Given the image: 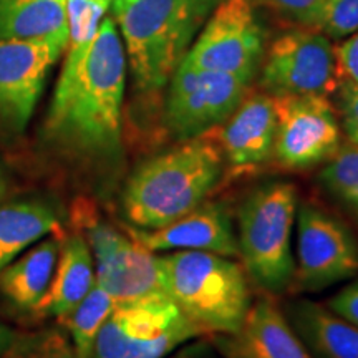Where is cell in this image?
<instances>
[{"mask_svg": "<svg viewBox=\"0 0 358 358\" xmlns=\"http://www.w3.org/2000/svg\"><path fill=\"white\" fill-rule=\"evenodd\" d=\"M295 214L297 191L285 181L257 187L239 209V256L249 275L267 292H284L294 282Z\"/></svg>", "mask_w": 358, "mask_h": 358, "instance_id": "5b68a950", "label": "cell"}, {"mask_svg": "<svg viewBox=\"0 0 358 358\" xmlns=\"http://www.w3.org/2000/svg\"><path fill=\"white\" fill-rule=\"evenodd\" d=\"M317 30L330 40L358 32V0H327Z\"/></svg>", "mask_w": 358, "mask_h": 358, "instance_id": "484cf974", "label": "cell"}, {"mask_svg": "<svg viewBox=\"0 0 358 358\" xmlns=\"http://www.w3.org/2000/svg\"><path fill=\"white\" fill-rule=\"evenodd\" d=\"M17 340V335L12 329H8L7 325L0 324V357H3L10 350L13 342Z\"/></svg>", "mask_w": 358, "mask_h": 358, "instance_id": "1f68e13d", "label": "cell"}, {"mask_svg": "<svg viewBox=\"0 0 358 358\" xmlns=\"http://www.w3.org/2000/svg\"><path fill=\"white\" fill-rule=\"evenodd\" d=\"M222 0H111L134 85L158 92Z\"/></svg>", "mask_w": 358, "mask_h": 358, "instance_id": "3957f363", "label": "cell"}, {"mask_svg": "<svg viewBox=\"0 0 358 358\" xmlns=\"http://www.w3.org/2000/svg\"><path fill=\"white\" fill-rule=\"evenodd\" d=\"M62 243L43 241L0 271V290L22 308H35L45 297L55 274Z\"/></svg>", "mask_w": 358, "mask_h": 358, "instance_id": "ffe728a7", "label": "cell"}, {"mask_svg": "<svg viewBox=\"0 0 358 358\" xmlns=\"http://www.w3.org/2000/svg\"><path fill=\"white\" fill-rule=\"evenodd\" d=\"M96 284L95 259L87 239L70 236L60 248L55 274L45 297L35 307L40 315L65 317Z\"/></svg>", "mask_w": 358, "mask_h": 358, "instance_id": "ac0fdd59", "label": "cell"}, {"mask_svg": "<svg viewBox=\"0 0 358 358\" xmlns=\"http://www.w3.org/2000/svg\"><path fill=\"white\" fill-rule=\"evenodd\" d=\"M0 358H6V355H3V357H0Z\"/></svg>", "mask_w": 358, "mask_h": 358, "instance_id": "836d02e7", "label": "cell"}, {"mask_svg": "<svg viewBox=\"0 0 358 358\" xmlns=\"http://www.w3.org/2000/svg\"><path fill=\"white\" fill-rule=\"evenodd\" d=\"M214 343L226 358H312L289 320L271 299L250 306L244 324Z\"/></svg>", "mask_w": 358, "mask_h": 358, "instance_id": "9a60e30c", "label": "cell"}, {"mask_svg": "<svg viewBox=\"0 0 358 358\" xmlns=\"http://www.w3.org/2000/svg\"><path fill=\"white\" fill-rule=\"evenodd\" d=\"M277 131L274 156L280 166L307 169L330 159L340 148L332 103L320 95L274 96Z\"/></svg>", "mask_w": 358, "mask_h": 358, "instance_id": "7c38bea8", "label": "cell"}, {"mask_svg": "<svg viewBox=\"0 0 358 358\" xmlns=\"http://www.w3.org/2000/svg\"><path fill=\"white\" fill-rule=\"evenodd\" d=\"M221 150L192 138L145 161L124 185L123 213L136 229L168 226L198 208L222 176Z\"/></svg>", "mask_w": 358, "mask_h": 358, "instance_id": "7a4b0ae2", "label": "cell"}, {"mask_svg": "<svg viewBox=\"0 0 358 358\" xmlns=\"http://www.w3.org/2000/svg\"><path fill=\"white\" fill-rule=\"evenodd\" d=\"M355 145H358V141H355Z\"/></svg>", "mask_w": 358, "mask_h": 358, "instance_id": "e575fe53", "label": "cell"}, {"mask_svg": "<svg viewBox=\"0 0 358 358\" xmlns=\"http://www.w3.org/2000/svg\"><path fill=\"white\" fill-rule=\"evenodd\" d=\"M204 332L168 295L116 306L96 335L92 358H164Z\"/></svg>", "mask_w": 358, "mask_h": 358, "instance_id": "8992f818", "label": "cell"}, {"mask_svg": "<svg viewBox=\"0 0 358 358\" xmlns=\"http://www.w3.org/2000/svg\"><path fill=\"white\" fill-rule=\"evenodd\" d=\"M358 274V244L352 232L312 204L297 213V266L294 282L303 292H319Z\"/></svg>", "mask_w": 358, "mask_h": 358, "instance_id": "30bf717a", "label": "cell"}, {"mask_svg": "<svg viewBox=\"0 0 358 358\" xmlns=\"http://www.w3.org/2000/svg\"><path fill=\"white\" fill-rule=\"evenodd\" d=\"M158 262L164 292L206 335L241 329L252 303L239 264L204 250H171Z\"/></svg>", "mask_w": 358, "mask_h": 358, "instance_id": "277c9868", "label": "cell"}, {"mask_svg": "<svg viewBox=\"0 0 358 358\" xmlns=\"http://www.w3.org/2000/svg\"><path fill=\"white\" fill-rule=\"evenodd\" d=\"M285 19L317 29L327 0H252Z\"/></svg>", "mask_w": 358, "mask_h": 358, "instance_id": "4316f807", "label": "cell"}, {"mask_svg": "<svg viewBox=\"0 0 358 358\" xmlns=\"http://www.w3.org/2000/svg\"><path fill=\"white\" fill-rule=\"evenodd\" d=\"M7 191V182H6V176H3L2 169H0V199L3 198V194H6Z\"/></svg>", "mask_w": 358, "mask_h": 358, "instance_id": "d6a6232c", "label": "cell"}, {"mask_svg": "<svg viewBox=\"0 0 358 358\" xmlns=\"http://www.w3.org/2000/svg\"><path fill=\"white\" fill-rule=\"evenodd\" d=\"M250 82L226 71L198 69L185 58L168 82L169 131L176 140L187 141L226 122L244 100Z\"/></svg>", "mask_w": 358, "mask_h": 358, "instance_id": "52a82bcc", "label": "cell"}, {"mask_svg": "<svg viewBox=\"0 0 358 358\" xmlns=\"http://www.w3.org/2000/svg\"><path fill=\"white\" fill-rule=\"evenodd\" d=\"M340 110L343 128L352 143L358 141V87L352 83H340Z\"/></svg>", "mask_w": 358, "mask_h": 358, "instance_id": "f1b7e54d", "label": "cell"}, {"mask_svg": "<svg viewBox=\"0 0 358 358\" xmlns=\"http://www.w3.org/2000/svg\"><path fill=\"white\" fill-rule=\"evenodd\" d=\"M127 53L113 17H105L83 53H66L45 120L57 150L90 163L122 153V103Z\"/></svg>", "mask_w": 358, "mask_h": 358, "instance_id": "6da1fadb", "label": "cell"}, {"mask_svg": "<svg viewBox=\"0 0 358 358\" xmlns=\"http://www.w3.org/2000/svg\"><path fill=\"white\" fill-rule=\"evenodd\" d=\"M164 358H226L222 352L219 350L216 343L211 340H204L203 337H198L194 340H189L185 345L176 348L173 353H169Z\"/></svg>", "mask_w": 358, "mask_h": 358, "instance_id": "4dcf8cb0", "label": "cell"}, {"mask_svg": "<svg viewBox=\"0 0 358 358\" xmlns=\"http://www.w3.org/2000/svg\"><path fill=\"white\" fill-rule=\"evenodd\" d=\"M327 307L358 329V279L330 299Z\"/></svg>", "mask_w": 358, "mask_h": 358, "instance_id": "f546056e", "label": "cell"}, {"mask_svg": "<svg viewBox=\"0 0 358 358\" xmlns=\"http://www.w3.org/2000/svg\"><path fill=\"white\" fill-rule=\"evenodd\" d=\"M6 358H78L70 338L60 330H43L17 337Z\"/></svg>", "mask_w": 358, "mask_h": 358, "instance_id": "d4e9b609", "label": "cell"}, {"mask_svg": "<svg viewBox=\"0 0 358 358\" xmlns=\"http://www.w3.org/2000/svg\"><path fill=\"white\" fill-rule=\"evenodd\" d=\"M275 131L274 96H244L224 124L222 150L236 169L256 168L274 155Z\"/></svg>", "mask_w": 358, "mask_h": 358, "instance_id": "2e32d148", "label": "cell"}, {"mask_svg": "<svg viewBox=\"0 0 358 358\" xmlns=\"http://www.w3.org/2000/svg\"><path fill=\"white\" fill-rule=\"evenodd\" d=\"M85 229L95 259L96 284L115 299L116 306L168 295L155 252L101 221L85 224Z\"/></svg>", "mask_w": 358, "mask_h": 358, "instance_id": "8fae6325", "label": "cell"}, {"mask_svg": "<svg viewBox=\"0 0 358 358\" xmlns=\"http://www.w3.org/2000/svg\"><path fill=\"white\" fill-rule=\"evenodd\" d=\"M115 307V299L95 284L73 310L62 317L78 358H92L96 335Z\"/></svg>", "mask_w": 358, "mask_h": 358, "instance_id": "7402d4cb", "label": "cell"}, {"mask_svg": "<svg viewBox=\"0 0 358 358\" xmlns=\"http://www.w3.org/2000/svg\"><path fill=\"white\" fill-rule=\"evenodd\" d=\"M264 55V30L252 0H222L185 57L203 70L226 71L252 80Z\"/></svg>", "mask_w": 358, "mask_h": 358, "instance_id": "9c48e42d", "label": "cell"}, {"mask_svg": "<svg viewBox=\"0 0 358 358\" xmlns=\"http://www.w3.org/2000/svg\"><path fill=\"white\" fill-rule=\"evenodd\" d=\"M325 189L358 219V145L338 148L322 169Z\"/></svg>", "mask_w": 358, "mask_h": 358, "instance_id": "603a6c76", "label": "cell"}, {"mask_svg": "<svg viewBox=\"0 0 358 358\" xmlns=\"http://www.w3.org/2000/svg\"><path fill=\"white\" fill-rule=\"evenodd\" d=\"M284 315L312 358H358V329L329 307L295 301Z\"/></svg>", "mask_w": 358, "mask_h": 358, "instance_id": "e0dca14e", "label": "cell"}, {"mask_svg": "<svg viewBox=\"0 0 358 358\" xmlns=\"http://www.w3.org/2000/svg\"><path fill=\"white\" fill-rule=\"evenodd\" d=\"M340 83H352L358 87V32L335 48Z\"/></svg>", "mask_w": 358, "mask_h": 358, "instance_id": "83f0119b", "label": "cell"}, {"mask_svg": "<svg viewBox=\"0 0 358 358\" xmlns=\"http://www.w3.org/2000/svg\"><path fill=\"white\" fill-rule=\"evenodd\" d=\"M0 40H32L66 50V0H0Z\"/></svg>", "mask_w": 358, "mask_h": 358, "instance_id": "d6986e66", "label": "cell"}, {"mask_svg": "<svg viewBox=\"0 0 358 358\" xmlns=\"http://www.w3.org/2000/svg\"><path fill=\"white\" fill-rule=\"evenodd\" d=\"M62 53L47 42L0 40V133H24L48 71Z\"/></svg>", "mask_w": 358, "mask_h": 358, "instance_id": "4fadbf2b", "label": "cell"}, {"mask_svg": "<svg viewBox=\"0 0 358 358\" xmlns=\"http://www.w3.org/2000/svg\"><path fill=\"white\" fill-rule=\"evenodd\" d=\"M129 237L151 252L204 250L226 257H239V243L224 206L201 203L198 208L159 229L129 227Z\"/></svg>", "mask_w": 358, "mask_h": 358, "instance_id": "5bb4252c", "label": "cell"}, {"mask_svg": "<svg viewBox=\"0 0 358 358\" xmlns=\"http://www.w3.org/2000/svg\"><path fill=\"white\" fill-rule=\"evenodd\" d=\"M60 229V221L50 206L22 201L0 206V271L27 248Z\"/></svg>", "mask_w": 358, "mask_h": 358, "instance_id": "44dd1931", "label": "cell"}, {"mask_svg": "<svg viewBox=\"0 0 358 358\" xmlns=\"http://www.w3.org/2000/svg\"><path fill=\"white\" fill-rule=\"evenodd\" d=\"M259 85L271 96L334 95L340 78L332 40L317 29L282 35L268 48Z\"/></svg>", "mask_w": 358, "mask_h": 358, "instance_id": "ba28073f", "label": "cell"}, {"mask_svg": "<svg viewBox=\"0 0 358 358\" xmlns=\"http://www.w3.org/2000/svg\"><path fill=\"white\" fill-rule=\"evenodd\" d=\"M111 0H66L69 45L66 53H83L96 37Z\"/></svg>", "mask_w": 358, "mask_h": 358, "instance_id": "cb8c5ba5", "label": "cell"}]
</instances>
